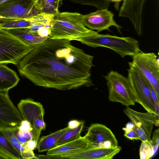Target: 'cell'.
<instances>
[{
	"label": "cell",
	"instance_id": "obj_1",
	"mask_svg": "<svg viewBox=\"0 0 159 159\" xmlns=\"http://www.w3.org/2000/svg\"><path fill=\"white\" fill-rule=\"evenodd\" d=\"M66 39L48 38L34 46L16 66L36 85L62 90L92 85L93 56Z\"/></svg>",
	"mask_w": 159,
	"mask_h": 159
},
{
	"label": "cell",
	"instance_id": "obj_2",
	"mask_svg": "<svg viewBox=\"0 0 159 159\" xmlns=\"http://www.w3.org/2000/svg\"><path fill=\"white\" fill-rule=\"evenodd\" d=\"M81 15L77 12H59L54 16L49 37L71 41L97 33V32L89 29L83 24Z\"/></svg>",
	"mask_w": 159,
	"mask_h": 159
},
{
	"label": "cell",
	"instance_id": "obj_3",
	"mask_svg": "<svg viewBox=\"0 0 159 159\" xmlns=\"http://www.w3.org/2000/svg\"><path fill=\"white\" fill-rule=\"evenodd\" d=\"M88 46L104 47L112 50L121 57L133 56L140 51L138 41L131 37H120L108 34L93 35L76 40Z\"/></svg>",
	"mask_w": 159,
	"mask_h": 159
},
{
	"label": "cell",
	"instance_id": "obj_4",
	"mask_svg": "<svg viewBox=\"0 0 159 159\" xmlns=\"http://www.w3.org/2000/svg\"><path fill=\"white\" fill-rule=\"evenodd\" d=\"M104 77L110 101L120 103L126 107L135 105L136 102L134 94L127 78L113 70Z\"/></svg>",
	"mask_w": 159,
	"mask_h": 159
},
{
	"label": "cell",
	"instance_id": "obj_5",
	"mask_svg": "<svg viewBox=\"0 0 159 159\" xmlns=\"http://www.w3.org/2000/svg\"><path fill=\"white\" fill-rule=\"evenodd\" d=\"M27 45L6 30H0V64L16 66L33 48Z\"/></svg>",
	"mask_w": 159,
	"mask_h": 159
},
{
	"label": "cell",
	"instance_id": "obj_6",
	"mask_svg": "<svg viewBox=\"0 0 159 159\" xmlns=\"http://www.w3.org/2000/svg\"><path fill=\"white\" fill-rule=\"evenodd\" d=\"M17 108L23 120L30 123L33 128V139L38 142L41 131L46 124L43 117L45 113L43 106L39 102L30 98L21 100L18 104Z\"/></svg>",
	"mask_w": 159,
	"mask_h": 159
},
{
	"label": "cell",
	"instance_id": "obj_7",
	"mask_svg": "<svg viewBox=\"0 0 159 159\" xmlns=\"http://www.w3.org/2000/svg\"><path fill=\"white\" fill-rule=\"evenodd\" d=\"M129 66L127 78L131 85L136 102L141 105L147 111L156 113L146 78L134 66L129 63Z\"/></svg>",
	"mask_w": 159,
	"mask_h": 159
},
{
	"label": "cell",
	"instance_id": "obj_8",
	"mask_svg": "<svg viewBox=\"0 0 159 159\" xmlns=\"http://www.w3.org/2000/svg\"><path fill=\"white\" fill-rule=\"evenodd\" d=\"M129 62L137 67L152 85L159 96V58L154 52L140 51L132 56Z\"/></svg>",
	"mask_w": 159,
	"mask_h": 159
},
{
	"label": "cell",
	"instance_id": "obj_9",
	"mask_svg": "<svg viewBox=\"0 0 159 159\" xmlns=\"http://www.w3.org/2000/svg\"><path fill=\"white\" fill-rule=\"evenodd\" d=\"M124 112L133 124V129L139 140L141 141L150 140L153 125H159V115L147 111H138L129 107H126Z\"/></svg>",
	"mask_w": 159,
	"mask_h": 159
},
{
	"label": "cell",
	"instance_id": "obj_10",
	"mask_svg": "<svg viewBox=\"0 0 159 159\" xmlns=\"http://www.w3.org/2000/svg\"><path fill=\"white\" fill-rule=\"evenodd\" d=\"M36 0H8L0 5V18L26 19L40 13Z\"/></svg>",
	"mask_w": 159,
	"mask_h": 159
},
{
	"label": "cell",
	"instance_id": "obj_11",
	"mask_svg": "<svg viewBox=\"0 0 159 159\" xmlns=\"http://www.w3.org/2000/svg\"><path fill=\"white\" fill-rule=\"evenodd\" d=\"M84 136L91 148H115L118 146V141L112 131L101 124H92Z\"/></svg>",
	"mask_w": 159,
	"mask_h": 159
},
{
	"label": "cell",
	"instance_id": "obj_12",
	"mask_svg": "<svg viewBox=\"0 0 159 159\" xmlns=\"http://www.w3.org/2000/svg\"><path fill=\"white\" fill-rule=\"evenodd\" d=\"M114 14L108 8L98 9L81 16L83 24L91 30H96L100 32L105 30H109L111 26L115 27L120 32L122 27L118 25L114 19Z\"/></svg>",
	"mask_w": 159,
	"mask_h": 159
},
{
	"label": "cell",
	"instance_id": "obj_13",
	"mask_svg": "<svg viewBox=\"0 0 159 159\" xmlns=\"http://www.w3.org/2000/svg\"><path fill=\"white\" fill-rule=\"evenodd\" d=\"M20 111L8 92H0V129L18 128L22 120Z\"/></svg>",
	"mask_w": 159,
	"mask_h": 159
},
{
	"label": "cell",
	"instance_id": "obj_14",
	"mask_svg": "<svg viewBox=\"0 0 159 159\" xmlns=\"http://www.w3.org/2000/svg\"><path fill=\"white\" fill-rule=\"evenodd\" d=\"M146 0H124L119 9V16L128 18L139 36L142 34V13Z\"/></svg>",
	"mask_w": 159,
	"mask_h": 159
},
{
	"label": "cell",
	"instance_id": "obj_15",
	"mask_svg": "<svg viewBox=\"0 0 159 159\" xmlns=\"http://www.w3.org/2000/svg\"><path fill=\"white\" fill-rule=\"evenodd\" d=\"M121 149V147L119 146L115 148H89L70 154L55 156L54 158L61 159H112Z\"/></svg>",
	"mask_w": 159,
	"mask_h": 159
},
{
	"label": "cell",
	"instance_id": "obj_16",
	"mask_svg": "<svg viewBox=\"0 0 159 159\" xmlns=\"http://www.w3.org/2000/svg\"><path fill=\"white\" fill-rule=\"evenodd\" d=\"M91 148L85 136L63 144L57 146L47 151V155L58 156L69 154Z\"/></svg>",
	"mask_w": 159,
	"mask_h": 159
},
{
	"label": "cell",
	"instance_id": "obj_17",
	"mask_svg": "<svg viewBox=\"0 0 159 159\" xmlns=\"http://www.w3.org/2000/svg\"><path fill=\"white\" fill-rule=\"evenodd\" d=\"M5 64H0V92H8L20 81L16 73Z\"/></svg>",
	"mask_w": 159,
	"mask_h": 159
},
{
	"label": "cell",
	"instance_id": "obj_18",
	"mask_svg": "<svg viewBox=\"0 0 159 159\" xmlns=\"http://www.w3.org/2000/svg\"><path fill=\"white\" fill-rule=\"evenodd\" d=\"M6 30L25 44L30 46H34L49 38L30 33L25 29H13Z\"/></svg>",
	"mask_w": 159,
	"mask_h": 159
},
{
	"label": "cell",
	"instance_id": "obj_19",
	"mask_svg": "<svg viewBox=\"0 0 159 159\" xmlns=\"http://www.w3.org/2000/svg\"><path fill=\"white\" fill-rule=\"evenodd\" d=\"M70 129L67 126L49 135L42 136L39 140L36 147L38 152L47 151L56 147L60 138Z\"/></svg>",
	"mask_w": 159,
	"mask_h": 159
},
{
	"label": "cell",
	"instance_id": "obj_20",
	"mask_svg": "<svg viewBox=\"0 0 159 159\" xmlns=\"http://www.w3.org/2000/svg\"><path fill=\"white\" fill-rule=\"evenodd\" d=\"M0 153L8 159H21L20 156L0 129Z\"/></svg>",
	"mask_w": 159,
	"mask_h": 159
},
{
	"label": "cell",
	"instance_id": "obj_21",
	"mask_svg": "<svg viewBox=\"0 0 159 159\" xmlns=\"http://www.w3.org/2000/svg\"><path fill=\"white\" fill-rule=\"evenodd\" d=\"M2 29L7 30L13 29H27L32 25L29 18L26 19H5L0 18Z\"/></svg>",
	"mask_w": 159,
	"mask_h": 159
},
{
	"label": "cell",
	"instance_id": "obj_22",
	"mask_svg": "<svg viewBox=\"0 0 159 159\" xmlns=\"http://www.w3.org/2000/svg\"><path fill=\"white\" fill-rule=\"evenodd\" d=\"M35 7L40 13L55 15L59 12L56 0H36Z\"/></svg>",
	"mask_w": 159,
	"mask_h": 159
},
{
	"label": "cell",
	"instance_id": "obj_23",
	"mask_svg": "<svg viewBox=\"0 0 159 159\" xmlns=\"http://www.w3.org/2000/svg\"><path fill=\"white\" fill-rule=\"evenodd\" d=\"M84 123V122L82 121L77 127L70 129L65 133L58 141L56 146L72 141L80 138Z\"/></svg>",
	"mask_w": 159,
	"mask_h": 159
},
{
	"label": "cell",
	"instance_id": "obj_24",
	"mask_svg": "<svg viewBox=\"0 0 159 159\" xmlns=\"http://www.w3.org/2000/svg\"><path fill=\"white\" fill-rule=\"evenodd\" d=\"M74 3L95 7L98 9L108 8L110 2L109 0H70Z\"/></svg>",
	"mask_w": 159,
	"mask_h": 159
},
{
	"label": "cell",
	"instance_id": "obj_25",
	"mask_svg": "<svg viewBox=\"0 0 159 159\" xmlns=\"http://www.w3.org/2000/svg\"><path fill=\"white\" fill-rule=\"evenodd\" d=\"M139 148V156L141 159H150L154 157L153 148L150 140L142 141Z\"/></svg>",
	"mask_w": 159,
	"mask_h": 159
},
{
	"label": "cell",
	"instance_id": "obj_26",
	"mask_svg": "<svg viewBox=\"0 0 159 159\" xmlns=\"http://www.w3.org/2000/svg\"><path fill=\"white\" fill-rule=\"evenodd\" d=\"M124 131V136L131 140H139L136 132L133 129V125L131 122L127 123L125 127L122 128Z\"/></svg>",
	"mask_w": 159,
	"mask_h": 159
},
{
	"label": "cell",
	"instance_id": "obj_27",
	"mask_svg": "<svg viewBox=\"0 0 159 159\" xmlns=\"http://www.w3.org/2000/svg\"><path fill=\"white\" fill-rule=\"evenodd\" d=\"M18 128L12 129H1L15 149L16 144L18 141L15 134L14 130L16 129H18Z\"/></svg>",
	"mask_w": 159,
	"mask_h": 159
},
{
	"label": "cell",
	"instance_id": "obj_28",
	"mask_svg": "<svg viewBox=\"0 0 159 159\" xmlns=\"http://www.w3.org/2000/svg\"><path fill=\"white\" fill-rule=\"evenodd\" d=\"M146 80L154 105L155 113L159 115V96L157 93L152 85L146 79Z\"/></svg>",
	"mask_w": 159,
	"mask_h": 159
},
{
	"label": "cell",
	"instance_id": "obj_29",
	"mask_svg": "<svg viewBox=\"0 0 159 159\" xmlns=\"http://www.w3.org/2000/svg\"><path fill=\"white\" fill-rule=\"evenodd\" d=\"M159 129H158L155 130L153 134L152 138L150 140V142L153 148L154 156L156 154L158 148L159 144Z\"/></svg>",
	"mask_w": 159,
	"mask_h": 159
},
{
	"label": "cell",
	"instance_id": "obj_30",
	"mask_svg": "<svg viewBox=\"0 0 159 159\" xmlns=\"http://www.w3.org/2000/svg\"><path fill=\"white\" fill-rule=\"evenodd\" d=\"M18 129L23 132H30L33 130L31 124L28 121L22 120L18 126Z\"/></svg>",
	"mask_w": 159,
	"mask_h": 159
},
{
	"label": "cell",
	"instance_id": "obj_31",
	"mask_svg": "<svg viewBox=\"0 0 159 159\" xmlns=\"http://www.w3.org/2000/svg\"><path fill=\"white\" fill-rule=\"evenodd\" d=\"M38 143L35 140L32 139L22 143L24 149L33 150L37 147Z\"/></svg>",
	"mask_w": 159,
	"mask_h": 159
},
{
	"label": "cell",
	"instance_id": "obj_32",
	"mask_svg": "<svg viewBox=\"0 0 159 159\" xmlns=\"http://www.w3.org/2000/svg\"><path fill=\"white\" fill-rule=\"evenodd\" d=\"M20 156L22 159L34 158L35 155L33 150L24 149L20 153Z\"/></svg>",
	"mask_w": 159,
	"mask_h": 159
},
{
	"label": "cell",
	"instance_id": "obj_33",
	"mask_svg": "<svg viewBox=\"0 0 159 159\" xmlns=\"http://www.w3.org/2000/svg\"><path fill=\"white\" fill-rule=\"evenodd\" d=\"M81 123V121L72 120L69 122L68 127L70 129H74L79 126Z\"/></svg>",
	"mask_w": 159,
	"mask_h": 159
},
{
	"label": "cell",
	"instance_id": "obj_34",
	"mask_svg": "<svg viewBox=\"0 0 159 159\" xmlns=\"http://www.w3.org/2000/svg\"><path fill=\"white\" fill-rule=\"evenodd\" d=\"M16 149L20 155L21 152L24 149L22 143L18 142L16 144Z\"/></svg>",
	"mask_w": 159,
	"mask_h": 159
},
{
	"label": "cell",
	"instance_id": "obj_35",
	"mask_svg": "<svg viewBox=\"0 0 159 159\" xmlns=\"http://www.w3.org/2000/svg\"><path fill=\"white\" fill-rule=\"evenodd\" d=\"M110 2L114 3V7L116 10L118 11L119 9V6L120 2L124 0H109Z\"/></svg>",
	"mask_w": 159,
	"mask_h": 159
},
{
	"label": "cell",
	"instance_id": "obj_36",
	"mask_svg": "<svg viewBox=\"0 0 159 159\" xmlns=\"http://www.w3.org/2000/svg\"><path fill=\"white\" fill-rule=\"evenodd\" d=\"M16 135L17 138L18 142L20 143H22L29 140L26 138L25 137L19 136L17 135Z\"/></svg>",
	"mask_w": 159,
	"mask_h": 159
},
{
	"label": "cell",
	"instance_id": "obj_37",
	"mask_svg": "<svg viewBox=\"0 0 159 159\" xmlns=\"http://www.w3.org/2000/svg\"><path fill=\"white\" fill-rule=\"evenodd\" d=\"M62 0H56L58 8H59L62 5Z\"/></svg>",
	"mask_w": 159,
	"mask_h": 159
},
{
	"label": "cell",
	"instance_id": "obj_38",
	"mask_svg": "<svg viewBox=\"0 0 159 159\" xmlns=\"http://www.w3.org/2000/svg\"><path fill=\"white\" fill-rule=\"evenodd\" d=\"M0 159H8L6 156L0 153Z\"/></svg>",
	"mask_w": 159,
	"mask_h": 159
},
{
	"label": "cell",
	"instance_id": "obj_39",
	"mask_svg": "<svg viewBox=\"0 0 159 159\" xmlns=\"http://www.w3.org/2000/svg\"><path fill=\"white\" fill-rule=\"evenodd\" d=\"M8 0H0V5L2 3H3L5 1H7Z\"/></svg>",
	"mask_w": 159,
	"mask_h": 159
},
{
	"label": "cell",
	"instance_id": "obj_40",
	"mask_svg": "<svg viewBox=\"0 0 159 159\" xmlns=\"http://www.w3.org/2000/svg\"><path fill=\"white\" fill-rule=\"evenodd\" d=\"M1 29H1V26H0V30H1Z\"/></svg>",
	"mask_w": 159,
	"mask_h": 159
}]
</instances>
